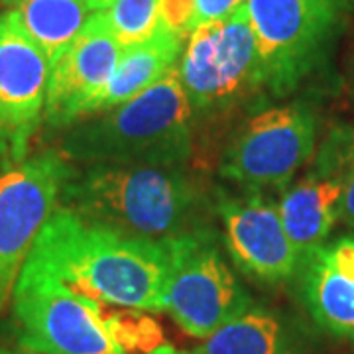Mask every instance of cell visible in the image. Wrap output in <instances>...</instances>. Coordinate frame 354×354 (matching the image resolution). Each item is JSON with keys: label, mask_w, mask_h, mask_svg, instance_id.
Here are the masks:
<instances>
[{"label": "cell", "mask_w": 354, "mask_h": 354, "mask_svg": "<svg viewBox=\"0 0 354 354\" xmlns=\"http://www.w3.org/2000/svg\"><path fill=\"white\" fill-rule=\"evenodd\" d=\"M174 242L136 239L57 207L22 270L102 304L164 313Z\"/></svg>", "instance_id": "obj_1"}, {"label": "cell", "mask_w": 354, "mask_h": 354, "mask_svg": "<svg viewBox=\"0 0 354 354\" xmlns=\"http://www.w3.org/2000/svg\"><path fill=\"white\" fill-rule=\"evenodd\" d=\"M67 209L152 242H174L211 227L203 183L183 165H87L65 183Z\"/></svg>", "instance_id": "obj_2"}, {"label": "cell", "mask_w": 354, "mask_h": 354, "mask_svg": "<svg viewBox=\"0 0 354 354\" xmlns=\"http://www.w3.org/2000/svg\"><path fill=\"white\" fill-rule=\"evenodd\" d=\"M18 342L34 354H189L146 311L116 307L22 270L12 295Z\"/></svg>", "instance_id": "obj_3"}, {"label": "cell", "mask_w": 354, "mask_h": 354, "mask_svg": "<svg viewBox=\"0 0 354 354\" xmlns=\"http://www.w3.org/2000/svg\"><path fill=\"white\" fill-rule=\"evenodd\" d=\"M193 118L176 67L138 97L77 124L65 150L85 165H185Z\"/></svg>", "instance_id": "obj_4"}, {"label": "cell", "mask_w": 354, "mask_h": 354, "mask_svg": "<svg viewBox=\"0 0 354 354\" xmlns=\"http://www.w3.org/2000/svg\"><path fill=\"white\" fill-rule=\"evenodd\" d=\"M354 0H246L264 91L288 97L329 59Z\"/></svg>", "instance_id": "obj_5"}, {"label": "cell", "mask_w": 354, "mask_h": 354, "mask_svg": "<svg viewBox=\"0 0 354 354\" xmlns=\"http://www.w3.org/2000/svg\"><path fill=\"white\" fill-rule=\"evenodd\" d=\"M193 116L218 114L264 91L258 48L246 4L197 26L177 64Z\"/></svg>", "instance_id": "obj_6"}, {"label": "cell", "mask_w": 354, "mask_h": 354, "mask_svg": "<svg viewBox=\"0 0 354 354\" xmlns=\"http://www.w3.org/2000/svg\"><path fill=\"white\" fill-rule=\"evenodd\" d=\"M317 116L305 102H288L252 114L221 160V176L244 191L286 189L315 153Z\"/></svg>", "instance_id": "obj_7"}, {"label": "cell", "mask_w": 354, "mask_h": 354, "mask_svg": "<svg viewBox=\"0 0 354 354\" xmlns=\"http://www.w3.org/2000/svg\"><path fill=\"white\" fill-rule=\"evenodd\" d=\"M250 305V293L216 246L215 228L174 242L165 311L183 333L205 341Z\"/></svg>", "instance_id": "obj_8"}, {"label": "cell", "mask_w": 354, "mask_h": 354, "mask_svg": "<svg viewBox=\"0 0 354 354\" xmlns=\"http://www.w3.org/2000/svg\"><path fill=\"white\" fill-rule=\"evenodd\" d=\"M73 167L57 152L22 158L0 174V311L14 295L18 278L39 232L50 221Z\"/></svg>", "instance_id": "obj_9"}, {"label": "cell", "mask_w": 354, "mask_h": 354, "mask_svg": "<svg viewBox=\"0 0 354 354\" xmlns=\"http://www.w3.org/2000/svg\"><path fill=\"white\" fill-rule=\"evenodd\" d=\"M215 211L228 256L242 274L262 283H281L299 272L301 258L283 227L278 203L264 191L242 189L234 195L218 189Z\"/></svg>", "instance_id": "obj_10"}, {"label": "cell", "mask_w": 354, "mask_h": 354, "mask_svg": "<svg viewBox=\"0 0 354 354\" xmlns=\"http://www.w3.org/2000/svg\"><path fill=\"white\" fill-rule=\"evenodd\" d=\"M51 64L26 32L16 8L0 14V142L14 162L26 158L46 113Z\"/></svg>", "instance_id": "obj_11"}, {"label": "cell", "mask_w": 354, "mask_h": 354, "mask_svg": "<svg viewBox=\"0 0 354 354\" xmlns=\"http://www.w3.org/2000/svg\"><path fill=\"white\" fill-rule=\"evenodd\" d=\"M122 51L104 14H93L81 34L51 64L44 120L51 127H67L93 116Z\"/></svg>", "instance_id": "obj_12"}, {"label": "cell", "mask_w": 354, "mask_h": 354, "mask_svg": "<svg viewBox=\"0 0 354 354\" xmlns=\"http://www.w3.org/2000/svg\"><path fill=\"white\" fill-rule=\"evenodd\" d=\"M301 301L329 335L354 342V234L327 241L299 266Z\"/></svg>", "instance_id": "obj_13"}, {"label": "cell", "mask_w": 354, "mask_h": 354, "mask_svg": "<svg viewBox=\"0 0 354 354\" xmlns=\"http://www.w3.org/2000/svg\"><path fill=\"white\" fill-rule=\"evenodd\" d=\"M341 181L319 153L304 176L283 189L278 201L279 215L301 262L325 244L341 223Z\"/></svg>", "instance_id": "obj_14"}, {"label": "cell", "mask_w": 354, "mask_h": 354, "mask_svg": "<svg viewBox=\"0 0 354 354\" xmlns=\"http://www.w3.org/2000/svg\"><path fill=\"white\" fill-rule=\"evenodd\" d=\"M187 38L160 30L153 38L122 51L113 79L101 95L93 116L130 101L169 75L179 64Z\"/></svg>", "instance_id": "obj_15"}, {"label": "cell", "mask_w": 354, "mask_h": 354, "mask_svg": "<svg viewBox=\"0 0 354 354\" xmlns=\"http://www.w3.org/2000/svg\"><path fill=\"white\" fill-rule=\"evenodd\" d=\"M293 333L278 311L250 305L189 354H291Z\"/></svg>", "instance_id": "obj_16"}, {"label": "cell", "mask_w": 354, "mask_h": 354, "mask_svg": "<svg viewBox=\"0 0 354 354\" xmlns=\"http://www.w3.org/2000/svg\"><path fill=\"white\" fill-rule=\"evenodd\" d=\"M16 12L50 64L69 48L95 14L87 0H22Z\"/></svg>", "instance_id": "obj_17"}, {"label": "cell", "mask_w": 354, "mask_h": 354, "mask_svg": "<svg viewBox=\"0 0 354 354\" xmlns=\"http://www.w3.org/2000/svg\"><path fill=\"white\" fill-rule=\"evenodd\" d=\"M160 0H113L104 20L122 50L148 41L160 32Z\"/></svg>", "instance_id": "obj_18"}, {"label": "cell", "mask_w": 354, "mask_h": 354, "mask_svg": "<svg viewBox=\"0 0 354 354\" xmlns=\"http://www.w3.org/2000/svg\"><path fill=\"white\" fill-rule=\"evenodd\" d=\"M317 153L339 177L342 187L341 223L354 228V127L335 128Z\"/></svg>", "instance_id": "obj_19"}, {"label": "cell", "mask_w": 354, "mask_h": 354, "mask_svg": "<svg viewBox=\"0 0 354 354\" xmlns=\"http://www.w3.org/2000/svg\"><path fill=\"white\" fill-rule=\"evenodd\" d=\"M160 30L189 38L195 28V0H160Z\"/></svg>", "instance_id": "obj_20"}, {"label": "cell", "mask_w": 354, "mask_h": 354, "mask_svg": "<svg viewBox=\"0 0 354 354\" xmlns=\"http://www.w3.org/2000/svg\"><path fill=\"white\" fill-rule=\"evenodd\" d=\"M244 4L246 0H195V28L213 20H221Z\"/></svg>", "instance_id": "obj_21"}, {"label": "cell", "mask_w": 354, "mask_h": 354, "mask_svg": "<svg viewBox=\"0 0 354 354\" xmlns=\"http://www.w3.org/2000/svg\"><path fill=\"white\" fill-rule=\"evenodd\" d=\"M111 2H113V0H87V4L91 6L93 12H101V10H104Z\"/></svg>", "instance_id": "obj_22"}, {"label": "cell", "mask_w": 354, "mask_h": 354, "mask_svg": "<svg viewBox=\"0 0 354 354\" xmlns=\"http://www.w3.org/2000/svg\"><path fill=\"white\" fill-rule=\"evenodd\" d=\"M6 156H10V150H8V146L4 142H0V164L6 160Z\"/></svg>", "instance_id": "obj_23"}, {"label": "cell", "mask_w": 354, "mask_h": 354, "mask_svg": "<svg viewBox=\"0 0 354 354\" xmlns=\"http://www.w3.org/2000/svg\"><path fill=\"white\" fill-rule=\"evenodd\" d=\"M20 2H22V0H0V4L6 6V8H16Z\"/></svg>", "instance_id": "obj_24"}, {"label": "cell", "mask_w": 354, "mask_h": 354, "mask_svg": "<svg viewBox=\"0 0 354 354\" xmlns=\"http://www.w3.org/2000/svg\"><path fill=\"white\" fill-rule=\"evenodd\" d=\"M0 354H20V353H14V351H8V348H0Z\"/></svg>", "instance_id": "obj_25"}, {"label": "cell", "mask_w": 354, "mask_h": 354, "mask_svg": "<svg viewBox=\"0 0 354 354\" xmlns=\"http://www.w3.org/2000/svg\"><path fill=\"white\" fill-rule=\"evenodd\" d=\"M20 354H34V353H26V351H22V353H20Z\"/></svg>", "instance_id": "obj_26"}]
</instances>
